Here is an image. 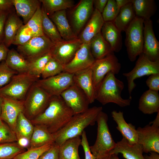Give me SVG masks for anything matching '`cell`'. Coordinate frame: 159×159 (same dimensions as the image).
<instances>
[{
  "mask_svg": "<svg viewBox=\"0 0 159 159\" xmlns=\"http://www.w3.org/2000/svg\"><path fill=\"white\" fill-rule=\"evenodd\" d=\"M82 44L78 38L70 40L63 39L54 43L50 52L52 57L64 65L72 60Z\"/></svg>",
  "mask_w": 159,
  "mask_h": 159,
  "instance_id": "5bb4252c",
  "label": "cell"
},
{
  "mask_svg": "<svg viewBox=\"0 0 159 159\" xmlns=\"http://www.w3.org/2000/svg\"><path fill=\"white\" fill-rule=\"evenodd\" d=\"M2 98L0 96V115L1 114V105L2 103Z\"/></svg>",
  "mask_w": 159,
  "mask_h": 159,
  "instance_id": "91938a15",
  "label": "cell"
},
{
  "mask_svg": "<svg viewBox=\"0 0 159 159\" xmlns=\"http://www.w3.org/2000/svg\"><path fill=\"white\" fill-rule=\"evenodd\" d=\"M113 120L116 123L117 129L120 131L130 144L138 143V136L135 127L131 123H127L125 120L123 112L113 110L111 112Z\"/></svg>",
  "mask_w": 159,
  "mask_h": 159,
  "instance_id": "7402d4cb",
  "label": "cell"
},
{
  "mask_svg": "<svg viewBox=\"0 0 159 159\" xmlns=\"http://www.w3.org/2000/svg\"><path fill=\"white\" fill-rule=\"evenodd\" d=\"M12 0H0V12H10L14 10Z\"/></svg>",
  "mask_w": 159,
  "mask_h": 159,
  "instance_id": "f907efd6",
  "label": "cell"
},
{
  "mask_svg": "<svg viewBox=\"0 0 159 159\" xmlns=\"http://www.w3.org/2000/svg\"><path fill=\"white\" fill-rule=\"evenodd\" d=\"M149 155L144 156L145 159H159V153L156 152H151Z\"/></svg>",
  "mask_w": 159,
  "mask_h": 159,
  "instance_id": "9f6ffc18",
  "label": "cell"
},
{
  "mask_svg": "<svg viewBox=\"0 0 159 159\" xmlns=\"http://www.w3.org/2000/svg\"><path fill=\"white\" fill-rule=\"evenodd\" d=\"M52 96L35 82L24 100L23 113L24 115L30 120L34 119L47 107Z\"/></svg>",
  "mask_w": 159,
  "mask_h": 159,
  "instance_id": "5b68a950",
  "label": "cell"
},
{
  "mask_svg": "<svg viewBox=\"0 0 159 159\" xmlns=\"http://www.w3.org/2000/svg\"><path fill=\"white\" fill-rule=\"evenodd\" d=\"M102 110V107L94 106L84 112L74 114L64 127L52 134L54 142L60 146L68 139L80 136L85 128L95 124Z\"/></svg>",
  "mask_w": 159,
  "mask_h": 159,
  "instance_id": "7a4b0ae2",
  "label": "cell"
},
{
  "mask_svg": "<svg viewBox=\"0 0 159 159\" xmlns=\"http://www.w3.org/2000/svg\"><path fill=\"white\" fill-rule=\"evenodd\" d=\"M149 90L158 92L159 90V73L151 74L146 81Z\"/></svg>",
  "mask_w": 159,
  "mask_h": 159,
  "instance_id": "c3c4849f",
  "label": "cell"
},
{
  "mask_svg": "<svg viewBox=\"0 0 159 159\" xmlns=\"http://www.w3.org/2000/svg\"><path fill=\"white\" fill-rule=\"evenodd\" d=\"M74 74L65 72L45 79H39L35 84L51 96L61 94L74 83Z\"/></svg>",
  "mask_w": 159,
  "mask_h": 159,
  "instance_id": "30bf717a",
  "label": "cell"
},
{
  "mask_svg": "<svg viewBox=\"0 0 159 159\" xmlns=\"http://www.w3.org/2000/svg\"><path fill=\"white\" fill-rule=\"evenodd\" d=\"M95 60L91 53L90 43H82L72 60L64 65L63 72L74 74L90 67Z\"/></svg>",
  "mask_w": 159,
  "mask_h": 159,
  "instance_id": "4fadbf2b",
  "label": "cell"
},
{
  "mask_svg": "<svg viewBox=\"0 0 159 159\" xmlns=\"http://www.w3.org/2000/svg\"><path fill=\"white\" fill-rule=\"evenodd\" d=\"M121 68V64L114 52L104 58L95 60L91 67L95 90L108 72H112L115 74H117Z\"/></svg>",
  "mask_w": 159,
  "mask_h": 159,
  "instance_id": "8fae6325",
  "label": "cell"
},
{
  "mask_svg": "<svg viewBox=\"0 0 159 159\" xmlns=\"http://www.w3.org/2000/svg\"><path fill=\"white\" fill-rule=\"evenodd\" d=\"M4 123L3 122L2 120L0 118V126L3 125Z\"/></svg>",
  "mask_w": 159,
  "mask_h": 159,
  "instance_id": "94428289",
  "label": "cell"
},
{
  "mask_svg": "<svg viewBox=\"0 0 159 159\" xmlns=\"http://www.w3.org/2000/svg\"><path fill=\"white\" fill-rule=\"evenodd\" d=\"M59 146L54 142L51 146L43 153L38 159H59Z\"/></svg>",
  "mask_w": 159,
  "mask_h": 159,
  "instance_id": "bcb514c9",
  "label": "cell"
},
{
  "mask_svg": "<svg viewBox=\"0 0 159 159\" xmlns=\"http://www.w3.org/2000/svg\"><path fill=\"white\" fill-rule=\"evenodd\" d=\"M90 44L91 53L95 60L104 58L114 52L109 44L103 37L101 32L91 39Z\"/></svg>",
  "mask_w": 159,
  "mask_h": 159,
  "instance_id": "4dcf8cb0",
  "label": "cell"
},
{
  "mask_svg": "<svg viewBox=\"0 0 159 159\" xmlns=\"http://www.w3.org/2000/svg\"><path fill=\"white\" fill-rule=\"evenodd\" d=\"M81 143L80 136L66 140L59 146V159H81L78 153Z\"/></svg>",
  "mask_w": 159,
  "mask_h": 159,
  "instance_id": "f546056e",
  "label": "cell"
},
{
  "mask_svg": "<svg viewBox=\"0 0 159 159\" xmlns=\"http://www.w3.org/2000/svg\"><path fill=\"white\" fill-rule=\"evenodd\" d=\"M93 0H81L74 9L72 15L73 26L78 32L91 16L93 11Z\"/></svg>",
  "mask_w": 159,
  "mask_h": 159,
  "instance_id": "ac0fdd59",
  "label": "cell"
},
{
  "mask_svg": "<svg viewBox=\"0 0 159 159\" xmlns=\"http://www.w3.org/2000/svg\"><path fill=\"white\" fill-rule=\"evenodd\" d=\"M64 65L52 57L46 65L41 74L42 79H45L57 75L63 72Z\"/></svg>",
  "mask_w": 159,
  "mask_h": 159,
  "instance_id": "ab89813d",
  "label": "cell"
},
{
  "mask_svg": "<svg viewBox=\"0 0 159 159\" xmlns=\"http://www.w3.org/2000/svg\"><path fill=\"white\" fill-rule=\"evenodd\" d=\"M54 43L44 35L32 38L25 44L17 46V52L30 61L50 52Z\"/></svg>",
  "mask_w": 159,
  "mask_h": 159,
  "instance_id": "9c48e42d",
  "label": "cell"
},
{
  "mask_svg": "<svg viewBox=\"0 0 159 159\" xmlns=\"http://www.w3.org/2000/svg\"><path fill=\"white\" fill-rule=\"evenodd\" d=\"M95 159H102L100 158H95Z\"/></svg>",
  "mask_w": 159,
  "mask_h": 159,
  "instance_id": "6125c7cd",
  "label": "cell"
},
{
  "mask_svg": "<svg viewBox=\"0 0 159 159\" xmlns=\"http://www.w3.org/2000/svg\"><path fill=\"white\" fill-rule=\"evenodd\" d=\"M120 9L118 7L115 0H108L101 14L104 21H113L117 15Z\"/></svg>",
  "mask_w": 159,
  "mask_h": 159,
  "instance_id": "b9f144b4",
  "label": "cell"
},
{
  "mask_svg": "<svg viewBox=\"0 0 159 159\" xmlns=\"http://www.w3.org/2000/svg\"><path fill=\"white\" fill-rule=\"evenodd\" d=\"M107 1L108 0H93V4L95 7V9L102 14L107 4Z\"/></svg>",
  "mask_w": 159,
  "mask_h": 159,
  "instance_id": "816d5d0a",
  "label": "cell"
},
{
  "mask_svg": "<svg viewBox=\"0 0 159 159\" xmlns=\"http://www.w3.org/2000/svg\"><path fill=\"white\" fill-rule=\"evenodd\" d=\"M34 125L23 112L19 114L16 122L15 133L17 140L24 138L30 140L32 135Z\"/></svg>",
  "mask_w": 159,
  "mask_h": 159,
  "instance_id": "836d02e7",
  "label": "cell"
},
{
  "mask_svg": "<svg viewBox=\"0 0 159 159\" xmlns=\"http://www.w3.org/2000/svg\"><path fill=\"white\" fill-rule=\"evenodd\" d=\"M42 9L39 7L26 24L34 37L44 35L42 28Z\"/></svg>",
  "mask_w": 159,
  "mask_h": 159,
  "instance_id": "f35d334b",
  "label": "cell"
},
{
  "mask_svg": "<svg viewBox=\"0 0 159 159\" xmlns=\"http://www.w3.org/2000/svg\"><path fill=\"white\" fill-rule=\"evenodd\" d=\"M34 125L33 131L27 150L39 148L54 142L53 134L45 127L40 125Z\"/></svg>",
  "mask_w": 159,
  "mask_h": 159,
  "instance_id": "83f0119b",
  "label": "cell"
},
{
  "mask_svg": "<svg viewBox=\"0 0 159 159\" xmlns=\"http://www.w3.org/2000/svg\"><path fill=\"white\" fill-rule=\"evenodd\" d=\"M136 17L131 2L120 8L117 15L112 21L120 32H125Z\"/></svg>",
  "mask_w": 159,
  "mask_h": 159,
  "instance_id": "f1b7e54d",
  "label": "cell"
},
{
  "mask_svg": "<svg viewBox=\"0 0 159 159\" xmlns=\"http://www.w3.org/2000/svg\"><path fill=\"white\" fill-rule=\"evenodd\" d=\"M150 125H152L154 126L159 127V111L157 112V116L154 120L150 122Z\"/></svg>",
  "mask_w": 159,
  "mask_h": 159,
  "instance_id": "6f0895ef",
  "label": "cell"
},
{
  "mask_svg": "<svg viewBox=\"0 0 159 159\" xmlns=\"http://www.w3.org/2000/svg\"><path fill=\"white\" fill-rule=\"evenodd\" d=\"M108 116L102 111L97 120V135L94 144L90 146L92 153L96 158H102L108 154L115 148L116 143L113 140L107 124Z\"/></svg>",
  "mask_w": 159,
  "mask_h": 159,
  "instance_id": "277c9868",
  "label": "cell"
},
{
  "mask_svg": "<svg viewBox=\"0 0 159 159\" xmlns=\"http://www.w3.org/2000/svg\"><path fill=\"white\" fill-rule=\"evenodd\" d=\"M23 24L14 10L9 13L5 24L3 42L7 47L12 44L18 30Z\"/></svg>",
  "mask_w": 159,
  "mask_h": 159,
  "instance_id": "d4e9b609",
  "label": "cell"
},
{
  "mask_svg": "<svg viewBox=\"0 0 159 159\" xmlns=\"http://www.w3.org/2000/svg\"><path fill=\"white\" fill-rule=\"evenodd\" d=\"M142 145L138 143L130 144L124 137L116 143L115 148L109 154L121 153L126 159H145Z\"/></svg>",
  "mask_w": 159,
  "mask_h": 159,
  "instance_id": "44dd1931",
  "label": "cell"
},
{
  "mask_svg": "<svg viewBox=\"0 0 159 159\" xmlns=\"http://www.w3.org/2000/svg\"><path fill=\"white\" fill-rule=\"evenodd\" d=\"M90 18L79 38L82 43H90L91 39L101 32L105 22L102 14L95 9Z\"/></svg>",
  "mask_w": 159,
  "mask_h": 159,
  "instance_id": "ffe728a7",
  "label": "cell"
},
{
  "mask_svg": "<svg viewBox=\"0 0 159 159\" xmlns=\"http://www.w3.org/2000/svg\"><path fill=\"white\" fill-rule=\"evenodd\" d=\"M138 143L140 144L143 152H154L159 153V127L148 124L137 129Z\"/></svg>",
  "mask_w": 159,
  "mask_h": 159,
  "instance_id": "2e32d148",
  "label": "cell"
},
{
  "mask_svg": "<svg viewBox=\"0 0 159 159\" xmlns=\"http://www.w3.org/2000/svg\"><path fill=\"white\" fill-rule=\"evenodd\" d=\"M138 109L143 113L151 114L159 111L158 92L149 90L145 92L139 100Z\"/></svg>",
  "mask_w": 159,
  "mask_h": 159,
  "instance_id": "4316f807",
  "label": "cell"
},
{
  "mask_svg": "<svg viewBox=\"0 0 159 159\" xmlns=\"http://www.w3.org/2000/svg\"><path fill=\"white\" fill-rule=\"evenodd\" d=\"M102 159H120L119 158L118 154H109L104 157Z\"/></svg>",
  "mask_w": 159,
  "mask_h": 159,
  "instance_id": "680465c9",
  "label": "cell"
},
{
  "mask_svg": "<svg viewBox=\"0 0 159 159\" xmlns=\"http://www.w3.org/2000/svg\"><path fill=\"white\" fill-rule=\"evenodd\" d=\"M9 50L3 42L0 44V62L5 61Z\"/></svg>",
  "mask_w": 159,
  "mask_h": 159,
  "instance_id": "f5cc1de1",
  "label": "cell"
},
{
  "mask_svg": "<svg viewBox=\"0 0 159 159\" xmlns=\"http://www.w3.org/2000/svg\"><path fill=\"white\" fill-rule=\"evenodd\" d=\"M143 53L150 61H159V42L155 36L150 19L144 20Z\"/></svg>",
  "mask_w": 159,
  "mask_h": 159,
  "instance_id": "e0dca14e",
  "label": "cell"
},
{
  "mask_svg": "<svg viewBox=\"0 0 159 159\" xmlns=\"http://www.w3.org/2000/svg\"><path fill=\"white\" fill-rule=\"evenodd\" d=\"M0 96L2 101L0 118L15 132L18 116L20 113L23 112L24 100Z\"/></svg>",
  "mask_w": 159,
  "mask_h": 159,
  "instance_id": "9a60e30c",
  "label": "cell"
},
{
  "mask_svg": "<svg viewBox=\"0 0 159 159\" xmlns=\"http://www.w3.org/2000/svg\"><path fill=\"white\" fill-rule=\"evenodd\" d=\"M60 96L74 114L84 112L89 108L90 103L88 98L74 83L64 91Z\"/></svg>",
  "mask_w": 159,
  "mask_h": 159,
  "instance_id": "7c38bea8",
  "label": "cell"
},
{
  "mask_svg": "<svg viewBox=\"0 0 159 159\" xmlns=\"http://www.w3.org/2000/svg\"></svg>",
  "mask_w": 159,
  "mask_h": 159,
  "instance_id": "be15d7a7",
  "label": "cell"
},
{
  "mask_svg": "<svg viewBox=\"0 0 159 159\" xmlns=\"http://www.w3.org/2000/svg\"><path fill=\"white\" fill-rule=\"evenodd\" d=\"M52 57L49 52L29 62L28 72L39 78L48 62Z\"/></svg>",
  "mask_w": 159,
  "mask_h": 159,
  "instance_id": "8d00e7d4",
  "label": "cell"
},
{
  "mask_svg": "<svg viewBox=\"0 0 159 159\" xmlns=\"http://www.w3.org/2000/svg\"><path fill=\"white\" fill-rule=\"evenodd\" d=\"M155 73H159V61H152L143 53L140 54L134 68L130 72L123 74L127 81L129 95L136 87L134 82L135 79Z\"/></svg>",
  "mask_w": 159,
  "mask_h": 159,
  "instance_id": "ba28073f",
  "label": "cell"
},
{
  "mask_svg": "<svg viewBox=\"0 0 159 159\" xmlns=\"http://www.w3.org/2000/svg\"><path fill=\"white\" fill-rule=\"evenodd\" d=\"M5 61L10 69L18 73L28 72L29 61L14 49L9 50Z\"/></svg>",
  "mask_w": 159,
  "mask_h": 159,
  "instance_id": "1f68e13d",
  "label": "cell"
},
{
  "mask_svg": "<svg viewBox=\"0 0 159 159\" xmlns=\"http://www.w3.org/2000/svg\"><path fill=\"white\" fill-rule=\"evenodd\" d=\"M10 12H0V44L3 42L5 24L8 15Z\"/></svg>",
  "mask_w": 159,
  "mask_h": 159,
  "instance_id": "681fc988",
  "label": "cell"
},
{
  "mask_svg": "<svg viewBox=\"0 0 159 159\" xmlns=\"http://www.w3.org/2000/svg\"><path fill=\"white\" fill-rule=\"evenodd\" d=\"M18 73L10 69L5 61L0 63V88L7 84L14 75Z\"/></svg>",
  "mask_w": 159,
  "mask_h": 159,
  "instance_id": "ee69618b",
  "label": "cell"
},
{
  "mask_svg": "<svg viewBox=\"0 0 159 159\" xmlns=\"http://www.w3.org/2000/svg\"><path fill=\"white\" fill-rule=\"evenodd\" d=\"M136 16L144 20L150 19L155 13L156 7L154 0H131Z\"/></svg>",
  "mask_w": 159,
  "mask_h": 159,
  "instance_id": "d6a6232c",
  "label": "cell"
},
{
  "mask_svg": "<svg viewBox=\"0 0 159 159\" xmlns=\"http://www.w3.org/2000/svg\"><path fill=\"white\" fill-rule=\"evenodd\" d=\"M12 1L17 15L22 17L24 24H26L40 6L39 0H12Z\"/></svg>",
  "mask_w": 159,
  "mask_h": 159,
  "instance_id": "484cf974",
  "label": "cell"
},
{
  "mask_svg": "<svg viewBox=\"0 0 159 159\" xmlns=\"http://www.w3.org/2000/svg\"><path fill=\"white\" fill-rule=\"evenodd\" d=\"M74 81L85 94L90 104L93 103L95 100V90L91 67L74 73Z\"/></svg>",
  "mask_w": 159,
  "mask_h": 159,
  "instance_id": "d6986e66",
  "label": "cell"
},
{
  "mask_svg": "<svg viewBox=\"0 0 159 159\" xmlns=\"http://www.w3.org/2000/svg\"><path fill=\"white\" fill-rule=\"evenodd\" d=\"M25 151V149L20 147L17 143L0 144V159H12Z\"/></svg>",
  "mask_w": 159,
  "mask_h": 159,
  "instance_id": "74e56055",
  "label": "cell"
},
{
  "mask_svg": "<svg viewBox=\"0 0 159 159\" xmlns=\"http://www.w3.org/2000/svg\"><path fill=\"white\" fill-rule=\"evenodd\" d=\"M101 32L112 51L118 52L120 50L122 46L121 32L116 27L112 21L104 22Z\"/></svg>",
  "mask_w": 159,
  "mask_h": 159,
  "instance_id": "603a6c76",
  "label": "cell"
},
{
  "mask_svg": "<svg viewBox=\"0 0 159 159\" xmlns=\"http://www.w3.org/2000/svg\"><path fill=\"white\" fill-rule=\"evenodd\" d=\"M144 20L136 16L125 31V43L128 58L135 61L143 52Z\"/></svg>",
  "mask_w": 159,
  "mask_h": 159,
  "instance_id": "52a82bcc",
  "label": "cell"
},
{
  "mask_svg": "<svg viewBox=\"0 0 159 159\" xmlns=\"http://www.w3.org/2000/svg\"><path fill=\"white\" fill-rule=\"evenodd\" d=\"M15 133L5 124L0 126V144L17 142Z\"/></svg>",
  "mask_w": 159,
  "mask_h": 159,
  "instance_id": "f6af8a7d",
  "label": "cell"
},
{
  "mask_svg": "<svg viewBox=\"0 0 159 159\" xmlns=\"http://www.w3.org/2000/svg\"><path fill=\"white\" fill-rule=\"evenodd\" d=\"M81 136V145L82 146L84 152L85 159H95L91 151L85 131L83 132Z\"/></svg>",
  "mask_w": 159,
  "mask_h": 159,
  "instance_id": "7dc6e473",
  "label": "cell"
},
{
  "mask_svg": "<svg viewBox=\"0 0 159 159\" xmlns=\"http://www.w3.org/2000/svg\"><path fill=\"white\" fill-rule=\"evenodd\" d=\"M49 17L55 25L63 39L70 40L78 38L69 25L65 10L56 12Z\"/></svg>",
  "mask_w": 159,
  "mask_h": 159,
  "instance_id": "cb8c5ba5",
  "label": "cell"
},
{
  "mask_svg": "<svg viewBox=\"0 0 159 159\" xmlns=\"http://www.w3.org/2000/svg\"><path fill=\"white\" fill-rule=\"evenodd\" d=\"M34 37L31 30L24 24L18 30L12 44L17 46L23 45Z\"/></svg>",
  "mask_w": 159,
  "mask_h": 159,
  "instance_id": "7bdbcfd3",
  "label": "cell"
},
{
  "mask_svg": "<svg viewBox=\"0 0 159 159\" xmlns=\"http://www.w3.org/2000/svg\"><path fill=\"white\" fill-rule=\"evenodd\" d=\"M115 1L118 7L120 9L131 2V0H115Z\"/></svg>",
  "mask_w": 159,
  "mask_h": 159,
  "instance_id": "11a10c76",
  "label": "cell"
},
{
  "mask_svg": "<svg viewBox=\"0 0 159 159\" xmlns=\"http://www.w3.org/2000/svg\"><path fill=\"white\" fill-rule=\"evenodd\" d=\"M74 114L60 96H52L45 110L30 121L33 125L43 126L53 134L64 127Z\"/></svg>",
  "mask_w": 159,
  "mask_h": 159,
  "instance_id": "6da1fadb",
  "label": "cell"
},
{
  "mask_svg": "<svg viewBox=\"0 0 159 159\" xmlns=\"http://www.w3.org/2000/svg\"><path fill=\"white\" fill-rule=\"evenodd\" d=\"M39 79L28 72L18 73L7 84L0 88V96L24 100L31 87Z\"/></svg>",
  "mask_w": 159,
  "mask_h": 159,
  "instance_id": "8992f818",
  "label": "cell"
},
{
  "mask_svg": "<svg viewBox=\"0 0 159 159\" xmlns=\"http://www.w3.org/2000/svg\"><path fill=\"white\" fill-rule=\"evenodd\" d=\"M42 9V28L43 34L54 43L63 40L55 25Z\"/></svg>",
  "mask_w": 159,
  "mask_h": 159,
  "instance_id": "d590c367",
  "label": "cell"
},
{
  "mask_svg": "<svg viewBox=\"0 0 159 159\" xmlns=\"http://www.w3.org/2000/svg\"><path fill=\"white\" fill-rule=\"evenodd\" d=\"M124 87L123 82L117 79L112 72H108L95 90V100L103 105L110 103L123 107L130 105L132 97L123 99L121 93Z\"/></svg>",
  "mask_w": 159,
  "mask_h": 159,
  "instance_id": "3957f363",
  "label": "cell"
},
{
  "mask_svg": "<svg viewBox=\"0 0 159 159\" xmlns=\"http://www.w3.org/2000/svg\"><path fill=\"white\" fill-rule=\"evenodd\" d=\"M53 143L39 148L28 149L27 151L18 154L13 159H38L40 155L49 149Z\"/></svg>",
  "mask_w": 159,
  "mask_h": 159,
  "instance_id": "60d3db41",
  "label": "cell"
},
{
  "mask_svg": "<svg viewBox=\"0 0 159 159\" xmlns=\"http://www.w3.org/2000/svg\"><path fill=\"white\" fill-rule=\"evenodd\" d=\"M44 11L50 16L54 13L72 8L74 5L72 0H40Z\"/></svg>",
  "mask_w": 159,
  "mask_h": 159,
  "instance_id": "e575fe53",
  "label": "cell"
},
{
  "mask_svg": "<svg viewBox=\"0 0 159 159\" xmlns=\"http://www.w3.org/2000/svg\"><path fill=\"white\" fill-rule=\"evenodd\" d=\"M17 143L20 147L24 148H27L29 145V140L26 138H22L18 140Z\"/></svg>",
  "mask_w": 159,
  "mask_h": 159,
  "instance_id": "db71d44e",
  "label": "cell"
}]
</instances>
